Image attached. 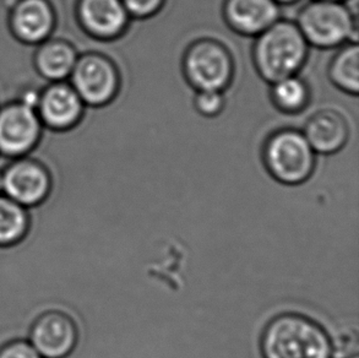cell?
<instances>
[{"label":"cell","instance_id":"6da1fadb","mask_svg":"<svg viewBox=\"0 0 359 358\" xmlns=\"http://www.w3.org/2000/svg\"><path fill=\"white\" fill-rule=\"evenodd\" d=\"M260 349L264 358H331V339L316 320L283 313L267 323Z\"/></svg>","mask_w":359,"mask_h":358},{"label":"cell","instance_id":"7a4b0ae2","mask_svg":"<svg viewBox=\"0 0 359 358\" xmlns=\"http://www.w3.org/2000/svg\"><path fill=\"white\" fill-rule=\"evenodd\" d=\"M308 53L309 44L296 22L280 19L257 36L252 60L259 75L272 84L298 75Z\"/></svg>","mask_w":359,"mask_h":358},{"label":"cell","instance_id":"3957f363","mask_svg":"<svg viewBox=\"0 0 359 358\" xmlns=\"http://www.w3.org/2000/svg\"><path fill=\"white\" fill-rule=\"evenodd\" d=\"M296 24L308 44L316 48H335L357 42L355 15L342 1L313 0L301 10Z\"/></svg>","mask_w":359,"mask_h":358},{"label":"cell","instance_id":"277c9868","mask_svg":"<svg viewBox=\"0 0 359 358\" xmlns=\"http://www.w3.org/2000/svg\"><path fill=\"white\" fill-rule=\"evenodd\" d=\"M262 160L277 182L298 185L316 170V154L303 131L286 128L272 133L262 150Z\"/></svg>","mask_w":359,"mask_h":358},{"label":"cell","instance_id":"5b68a950","mask_svg":"<svg viewBox=\"0 0 359 358\" xmlns=\"http://www.w3.org/2000/svg\"><path fill=\"white\" fill-rule=\"evenodd\" d=\"M183 73L196 91L224 92L233 80V57L219 41L201 39L183 55Z\"/></svg>","mask_w":359,"mask_h":358},{"label":"cell","instance_id":"8992f818","mask_svg":"<svg viewBox=\"0 0 359 358\" xmlns=\"http://www.w3.org/2000/svg\"><path fill=\"white\" fill-rule=\"evenodd\" d=\"M85 106L104 108L121 91V77L117 64L103 52L79 55L68 79Z\"/></svg>","mask_w":359,"mask_h":358},{"label":"cell","instance_id":"52a82bcc","mask_svg":"<svg viewBox=\"0 0 359 358\" xmlns=\"http://www.w3.org/2000/svg\"><path fill=\"white\" fill-rule=\"evenodd\" d=\"M42 121L34 107L15 102L0 108V156L15 160L27 155L39 141Z\"/></svg>","mask_w":359,"mask_h":358},{"label":"cell","instance_id":"ba28073f","mask_svg":"<svg viewBox=\"0 0 359 358\" xmlns=\"http://www.w3.org/2000/svg\"><path fill=\"white\" fill-rule=\"evenodd\" d=\"M78 325L68 312L50 310L34 320L29 341L43 358L67 357L76 346Z\"/></svg>","mask_w":359,"mask_h":358},{"label":"cell","instance_id":"9c48e42d","mask_svg":"<svg viewBox=\"0 0 359 358\" xmlns=\"http://www.w3.org/2000/svg\"><path fill=\"white\" fill-rule=\"evenodd\" d=\"M50 190V177L36 161L20 157L3 170V194L29 208L42 203Z\"/></svg>","mask_w":359,"mask_h":358},{"label":"cell","instance_id":"30bf717a","mask_svg":"<svg viewBox=\"0 0 359 358\" xmlns=\"http://www.w3.org/2000/svg\"><path fill=\"white\" fill-rule=\"evenodd\" d=\"M76 15L85 34L101 44L121 37L130 22L121 0H79Z\"/></svg>","mask_w":359,"mask_h":358},{"label":"cell","instance_id":"8fae6325","mask_svg":"<svg viewBox=\"0 0 359 358\" xmlns=\"http://www.w3.org/2000/svg\"><path fill=\"white\" fill-rule=\"evenodd\" d=\"M83 111L85 103L69 81L49 84L37 103V113L42 124L58 131L75 126Z\"/></svg>","mask_w":359,"mask_h":358},{"label":"cell","instance_id":"7c38bea8","mask_svg":"<svg viewBox=\"0 0 359 358\" xmlns=\"http://www.w3.org/2000/svg\"><path fill=\"white\" fill-rule=\"evenodd\" d=\"M222 10L229 29L247 37H257L281 15L275 0H224Z\"/></svg>","mask_w":359,"mask_h":358},{"label":"cell","instance_id":"4fadbf2b","mask_svg":"<svg viewBox=\"0 0 359 358\" xmlns=\"http://www.w3.org/2000/svg\"><path fill=\"white\" fill-rule=\"evenodd\" d=\"M10 24L20 41L29 44H43L53 31V10L47 0H20L11 13Z\"/></svg>","mask_w":359,"mask_h":358},{"label":"cell","instance_id":"5bb4252c","mask_svg":"<svg viewBox=\"0 0 359 358\" xmlns=\"http://www.w3.org/2000/svg\"><path fill=\"white\" fill-rule=\"evenodd\" d=\"M303 134L316 154L332 155L347 144L350 126L339 112L324 110L308 119Z\"/></svg>","mask_w":359,"mask_h":358},{"label":"cell","instance_id":"9a60e30c","mask_svg":"<svg viewBox=\"0 0 359 358\" xmlns=\"http://www.w3.org/2000/svg\"><path fill=\"white\" fill-rule=\"evenodd\" d=\"M78 57V52L68 42L47 39L39 44L34 64L39 73L49 83L68 81Z\"/></svg>","mask_w":359,"mask_h":358},{"label":"cell","instance_id":"2e32d148","mask_svg":"<svg viewBox=\"0 0 359 358\" xmlns=\"http://www.w3.org/2000/svg\"><path fill=\"white\" fill-rule=\"evenodd\" d=\"M329 79L336 88L352 96L359 92V47L350 42L341 47L329 65Z\"/></svg>","mask_w":359,"mask_h":358},{"label":"cell","instance_id":"e0dca14e","mask_svg":"<svg viewBox=\"0 0 359 358\" xmlns=\"http://www.w3.org/2000/svg\"><path fill=\"white\" fill-rule=\"evenodd\" d=\"M270 85V97L273 106L286 114H297L304 111L311 101V88L298 75L287 77Z\"/></svg>","mask_w":359,"mask_h":358},{"label":"cell","instance_id":"ac0fdd59","mask_svg":"<svg viewBox=\"0 0 359 358\" xmlns=\"http://www.w3.org/2000/svg\"><path fill=\"white\" fill-rule=\"evenodd\" d=\"M27 208L0 194V247L19 242L29 230Z\"/></svg>","mask_w":359,"mask_h":358},{"label":"cell","instance_id":"d6986e66","mask_svg":"<svg viewBox=\"0 0 359 358\" xmlns=\"http://www.w3.org/2000/svg\"><path fill=\"white\" fill-rule=\"evenodd\" d=\"M224 92L198 91L194 98V106L201 116L214 118L221 114L224 108Z\"/></svg>","mask_w":359,"mask_h":358},{"label":"cell","instance_id":"ffe728a7","mask_svg":"<svg viewBox=\"0 0 359 358\" xmlns=\"http://www.w3.org/2000/svg\"><path fill=\"white\" fill-rule=\"evenodd\" d=\"M331 349L337 358H348L357 354L358 335L355 330L342 329L331 340Z\"/></svg>","mask_w":359,"mask_h":358},{"label":"cell","instance_id":"44dd1931","mask_svg":"<svg viewBox=\"0 0 359 358\" xmlns=\"http://www.w3.org/2000/svg\"><path fill=\"white\" fill-rule=\"evenodd\" d=\"M130 18L149 19L157 14L165 5V0H121Z\"/></svg>","mask_w":359,"mask_h":358},{"label":"cell","instance_id":"7402d4cb","mask_svg":"<svg viewBox=\"0 0 359 358\" xmlns=\"http://www.w3.org/2000/svg\"><path fill=\"white\" fill-rule=\"evenodd\" d=\"M0 358H43L29 340H13L0 349Z\"/></svg>","mask_w":359,"mask_h":358},{"label":"cell","instance_id":"603a6c76","mask_svg":"<svg viewBox=\"0 0 359 358\" xmlns=\"http://www.w3.org/2000/svg\"><path fill=\"white\" fill-rule=\"evenodd\" d=\"M9 159H5L3 156H0V194H3V170L5 166L9 164Z\"/></svg>","mask_w":359,"mask_h":358},{"label":"cell","instance_id":"cb8c5ba5","mask_svg":"<svg viewBox=\"0 0 359 358\" xmlns=\"http://www.w3.org/2000/svg\"><path fill=\"white\" fill-rule=\"evenodd\" d=\"M276 1L277 4H294V3H297V1H299V0H275Z\"/></svg>","mask_w":359,"mask_h":358},{"label":"cell","instance_id":"d4e9b609","mask_svg":"<svg viewBox=\"0 0 359 358\" xmlns=\"http://www.w3.org/2000/svg\"><path fill=\"white\" fill-rule=\"evenodd\" d=\"M348 358H358V356H357V354H355V356H351V357Z\"/></svg>","mask_w":359,"mask_h":358},{"label":"cell","instance_id":"484cf974","mask_svg":"<svg viewBox=\"0 0 359 358\" xmlns=\"http://www.w3.org/2000/svg\"><path fill=\"white\" fill-rule=\"evenodd\" d=\"M329 1H344V0H329Z\"/></svg>","mask_w":359,"mask_h":358}]
</instances>
